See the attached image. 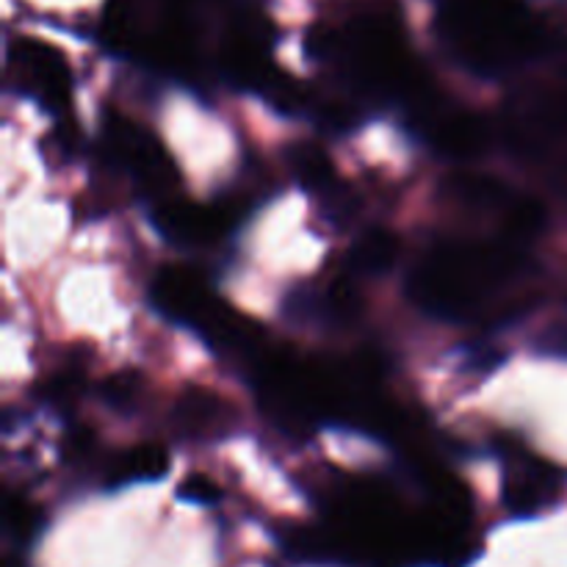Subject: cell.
Instances as JSON below:
<instances>
[{
    "instance_id": "1",
    "label": "cell",
    "mask_w": 567,
    "mask_h": 567,
    "mask_svg": "<svg viewBox=\"0 0 567 567\" xmlns=\"http://www.w3.org/2000/svg\"><path fill=\"white\" fill-rule=\"evenodd\" d=\"M526 260L509 241H454L432 249L410 277V297L441 319H474L524 275Z\"/></svg>"
},
{
    "instance_id": "11",
    "label": "cell",
    "mask_w": 567,
    "mask_h": 567,
    "mask_svg": "<svg viewBox=\"0 0 567 567\" xmlns=\"http://www.w3.org/2000/svg\"><path fill=\"white\" fill-rule=\"evenodd\" d=\"M219 487H216L214 480H208V476L203 474H192L188 480H183L181 491H177V498H183V502H192V504H199V507H208V504L219 502Z\"/></svg>"
},
{
    "instance_id": "2",
    "label": "cell",
    "mask_w": 567,
    "mask_h": 567,
    "mask_svg": "<svg viewBox=\"0 0 567 567\" xmlns=\"http://www.w3.org/2000/svg\"><path fill=\"white\" fill-rule=\"evenodd\" d=\"M105 150H109V158L122 166L144 192L158 194L161 203L172 199V192L177 186V169L150 133L114 116L105 131Z\"/></svg>"
},
{
    "instance_id": "9",
    "label": "cell",
    "mask_w": 567,
    "mask_h": 567,
    "mask_svg": "<svg viewBox=\"0 0 567 567\" xmlns=\"http://www.w3.org/2000/svg\"><path fill=\"white\" fill-rule=\"evenodd\" d=\"M554 487H559L554 482V471L543 468V465H524L509 476L507 487H504L507 509H513L515 515L537 513L554 496Z\"/></svg>"
},
{
    "instance_id": "8",
    "label": "cell",
    "mask_w": 567,
    "mask_h": 567,
    "mask_svg": "<svg viewBox=\"0 0 567 567\" xmlns=\"http://www.w3.org/2000/svg\"><path fill=\"white\" fill-rule=\"evenodd\" d=\"M169 471V454L158 443H142L127 449L125 454L111 463L109 485H138V482H155Z\"/></svg>"
},
{
    "instance_id": "10",
    "label": "cell",
    "mask_w": 567,
    "mask_h": 567,
    "mask_svg": "<svg viewBox=\"0 0 567 567\" xmlns=\"http://www.w3.org/2000/svg\"><path fill=\"white\" fill-rule=\"evenodd\" d=\"M399 255V238L388 230H369L349 249V271L352 275H382L393 266Z\"/></svg>"
},
{
    "instance_id": "7",
    "label": "cell",
    "mask_w": 567,
    "mask_h": 567,
    "mask_svg": "<svg viewBox=\"0 0 567 567\" xmlns=\"http://www.w3.org/2000/svg\"><path fill=\"white\" fill-rule=\"evenodd\" d=\"M288 161H291L293 177H297V181L302 183L308 192L319 194L321 199H327L332 208V214H341L343 208H349L347 194L341 192V183H338L336 169H332L330 158H327L319 147H310V144H297V147H291Z\"/></svg>"
},
{
    "instance_id": "3",
    "label": "cell",
    "mask_w": 567,
    "mask_h": 567,
    "mask_svg": "<svg viewBox=\"0 0 567 567\" xmlns=\"http://www.w3.org/2000/svg\"><path fill=\"white\" fill-rule=\"evenodd\" d=\"M9 81L48 111L70 105L72 78L64 55L37 39H17L9 44Z\"/></svg>"
},
{
    "instance_id": "5",
    "label": "cell",
    "mask_w": 567,
    "mask_h": 567,
    "mask_svg": "<svg viewBox=\"0 0 567 567\" xmlns=\"http://www.w3.org/2000/svg\"><path fill=\"white\" fill-rule=\"evenodd\" d=\"M161 236L181 247H210L233 227V214L221 205H194L186 199H164L153 214Z\"/></svg>"
},
{
    "instance_id": "4",
    "label": "cell",
    "mask_w": 567,
    "mask_h": 567,
    "mask_svg": "<svg viewBox=\"0 0 567 567\" xmlns=\"http://www.w3.org/2000/svg\"><path fill=\"white\" fill-rule=\"evenodd\" d=\"M150 299L161 316L197 332H203L225 308V302L216 299V293L208 288L205 277L188 266H164L155 275Z\"/></svg>"
},
{
    "instance_id": "6",
    "label": "cell",
    "mask_w": 567,
    "mask_h": 567,
    "mask_svg": "<svg viewBox=\"0 0 567 567\" xmlns=\"http://www.w3.org/2000/svg\"><path fill=\"white\" fill-rule=\"evenodd\" d=\"M175 426L186 437L216 441L236 426V410L214 391H188L175 404Z\"/></svg>"
}]
</instances>
